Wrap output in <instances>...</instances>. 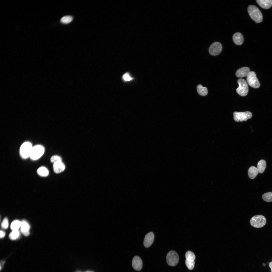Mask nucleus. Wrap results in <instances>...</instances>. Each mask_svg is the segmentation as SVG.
Listing matches in <instances>:
<instances>
[{
	"mask_svg": "<svg viewBox=\"0 0 272 272\" xmlns=\"http://www.w3.org/2000/svg\"><path fill=\"white\" fill-rule=\"evenodd\" d=\"M62 158L59 156L57 155L52 156L50 158L51 161L53 163L59 161H62Z\"/></svg>",
	"mask_w": 272,
	"mask_h": 272,
	"instance_id": "obj_28",
	"label": "nucleus"
},
{
	"mask_svg": "<svg viewBox=\"0 0 272 272\" xmlns=\"http://www.w3.org/2000/svg\"><path fill=\"white\" fill-rule=\"evenodd\" d=\"M30 228L29 225L26 221H24L22 222L20 230L21 232L24 235L28 236L29 235Z\"/></svg>",
	"mask_w": 272,
	"mask_h": 272,
	"instance_id": "obj_16",
	"label": "nucleus"
},
{
	"mask_svg": "<svg viewBox=\"0 0 272 272\" xmlns=\"http://www.w3.org/2000/svg\"><path fill=\"white\" fill-rule=\"evenodd\" d=\"M233 115L234 120L236 122L246 121L252 116V113L248 111L244 112H235L233 113Z\"/></svg>",
	"mask_w": 272,
	"mask_h": 272,
	"instance_id": "obj_6",
	"label": "nucleus"
},
{
	"mask_svg": "<svg viewBox=\"0 0 272 272\" xmlns=\"http://www.w3.org/2000/svg\"><path fill=\"white\" fill-rule=\"evenodd\" d=\"M22 222L18 220L13 221L11 225V228L13 230H18L21 226Z\"/></svg>",
	"mask_w": 272,
	"mask_h": 272,
	"instance_id": "obj_21",
	"label": "nucleus"
},
{
	"mask_svg": "<svg viewBox=\"0 0 272 272\" xmlns=\"http://www.w3.org/2000/svg\"><path fill=\"white\" fill-rule=\"evenodd\" d=\"M5 233L4 231L3 230H0V237L1 238L4 237L5 235Z\"/></svg>",
	"mask_w": 272,
	"mask_h": 272,
	"instance_id": "obj_30",
	"label": "nucleus"
},
{
	"mask_svg": "<svg viewBox=\"0 0 272 272\" xmlns=\"http://www.w3.org/2000/svg\"><path fill=\"white\" fill-rule=\"evenodd\" d=\"M179 257L178 254L175 251L172 250L169 252L166 255V261L168 265L174 266L178 263Z\"/></svg>",
	"mask_w": 272,
	"mask_h": 272,
	"instance_id": "obj_7",
	"label": "nucleus"
},
{
	"mask_svg": "<svg viewBox=\"0 0 272 272\" xmlns=\"http://www.w3.org/2000/svg\"><path fill=\"white\" fill-rule=\"evenodd\" d=\"M20 235V232L18 230H13L9 234V237L12 240H15Z\"/></svg>",
	"mask_w": 272,
	"mask_h": 272,
	"instance_id": "obj_24",
	"label": "nucleus"
},
{
	"mask_svg": "<svg viewBox=\"0 0 272 272\" xmlns=\"http://www.w3.org/2000/svg\"><path fill=\"white\" fill-rule=\"evenodd\" d=\"M256 1L261 7L264 9H268L272 6V0H256Z\"/></svg>",
	"mask_w": 272,
	"mask_h": 272,
	"instance_id": "obj_15",
	"label": "nucleus"
},
{
	"mask_svg": "<svg viewBox=\"0 0 272 272\" xmlns=\"http://www.w3.org/2000/svg\"><path fill=\"white\" fill-rule=\"evenodd\" d=\"M32 147L31 144L29 142L23 143L20 149V154L21 157L26 159L29 157Z\"/></svg>",
	"mask_w": 272,
	"mask_h": 272,
	"instance_id": "obj_5",
	"label": "nucleus"
},
{
	"mask_svg": "<svg viewBox=\"0 0 272 272\" xmlns=\"http://www.w3.org/2000/svg\"><path fill=\"white\" fill-rule=\"evenodd\" d=\"M122 78L125 81H129L133 79V78L131 77L129 73H126L123 76Z\"/></svg>",
	"mask_w": 272,
	"mask_h": 272,
	"instance_id": "obj_29",
	"label": "nucleus"
},
{
	"mask_svg": "<svg viewBox=\"0 0 272 272\" xmlns=\"http://www.w3.org/2000/svg\"><path fill=\"white\" fill-rule=\"evenodd\" d=\"M222 49V44L218 42L214 43L210 46L209 49L210 54L212 56H216L219 54Z\"/></svg>",
	"mask_w": 272,
	"mask_h": 272,
	"instance_id": "obj_9",
	"label": "nucleus"
},
{
	"mask_svg": "<svg viewBox=\"0 0 272 272\" xmlns=\"http://www.w3.org/2000/svg\"><path fill=\"white\" fill-rule=\"evenodd\" d=\"M262 199L264 201L270 202L272 201V192H269L263 194L262 196Z\"/></svg>",
	"mask_w": 272,
	"mask_h": 272,
	"instance_id": "obj_22",
	"label": "nucleus"
},
{
	"mask_svg": "<svg viewBox=\"0 0 272 272\" xmlns=\"http://www.w3.org/2000/svg\"><path fill=\"white\" fill-rule=\"evenodd\" d=\"M154 239L153 233L150 232L145 236L144 241L143 244L145 247L148 248L153 243Z\"/></svg>",
	"mask_w": 272,
	"mask_h": 272,
	"instance_id": "obj_11",
	"label": "nucleus"
},
{
	"mask_svg": "<svg viewBox=\"0 0 272 272\" xmlns=\"http://www.w3.org/2000/svg\"><path fill=\"white\" fill-rule=\"evenodd\" d=\"M73 19V17L70 16H66L62 17L60 19L61 23L65 24L70 22Z\"/></svg>",
	"mask_w": 272,
	"mask_h": 272,
	"instance_id": "obj_25",
	"label": "nucleus"
},
{
	"mask_svg": "<svg viewBox=\"0 0 272 272\" xmlns=\"http://www.w3.org/2000/svg\"><path fill=\"white\" fill-rule=\"evenodd\" d=\"M232 39L234 43L238 45L242 44L244 40L242 35L239 32L235 33L233 35Z\"/></svg>",
	"mask_w": 272,
	"mask_h": 272,
	"instance_id": "obj_14",
	"label": "nucleus"
},
{
	"mask_svg": "<svg viewBox=\"0 0 272 272\" xmlns=\"http://www.w3.org/2000/svg\"><path fill=\"white\" fill-rule=\"evenodd\" d=\"M185 262L186 266L189 269L191 270L193 269L195 264L194 261H190L186 259Z\"/></svg>",
	"mask_w": 272,
	"mask_h": 272,
	"instance_id": "obj_26",
	"label": "nucleus"
},
{
	"mask_svg": "<svg viewBox=\"0 0 272 272\" xmlns=\"http://www.w3.org/2000/svg\"><path fill=\"white\" fill-rule=\"evenodd\" d=\"M269 267L270 268L271 272H272V261L269 263Z\"/></svg>",
	"mask_w": 272,
	"mask_h": 272,
	"instance_id": "obj_31",
	"label": "nucleus"
},
{
	"mask_svg": "<svg viewBox=\"0 0 272 272\" xmlns=\"http://www.w3.org/2000/svg\"><path fill=\"white\" fill-rule=\"evenodd\" d=\"M266 219L263 216L257 215L253 216L251 219L250 223L252 226L260 228L264 226L266 223Z\"/></svg>",
	"mask_w": 272,
	"mask_h": 272,
	"instance_id": "obj_2",
	"label": "nucleus"
},
{
	"mask_svg": "<svg viewBox=\"0 0 272 272\" xmlns=\"http://www.w3.org/2000/svg\"><path fill=\"white\" fill-rule=\"evenodd\" d=\"M247 81L248 84L253 88H258L260 86L256 74L253 71L250 72L248 74L247 76Z\"/></svg>",
	"mask_w": 272,
	"mask_h": 272,
	"instance_id": "obj_8",
	"label": "nucleus"
},
{
	"mask_svg": "<svg viewBox=\"0 0 272 272\" xmlns=\"http://www.w3.org/2000/svg\"><path fill=\"white\" fill-rule=\"evenodd\" d=\"M258 171L257 168L254 166L250 167L248 170V175L249 177L253 179L255 178L258 174Z\"/></svg>",
	"mask_w": 272,
	"mask_h": 272,
	"instance_id": "obj_17",
	"label": "nucleus"
},
{
	"mask_svg": "<svg viewBox=\"0 0 272 272\" xmlns=\"http://www.w3.org/2000/svg\"><path fill=\"white\" fill-rule=\"evenodd\" d=\"M250 72V70L248 67H243L239 69L236 71L235 75L237 77L242 78L247 76Z\"/></svg>",
	"mask_w": 272,
	"mask_h": 272,
	"instance_id": "obj_12",
	"label": "nucleus"
},
{
	"mask_svg": "<svg viewBox=\"0 0 272 272\" xmlns=\"http://www.w3.org/2000/svg\"><path fill=\"white\" fill-rule=\"evenodd\" d=\"M239 87L236 90L237 93L240 95L245 96L247 95L248 91V87L246 81L243 79H239L237 80Z\"/></svg>",
	"mask_w": 272,
	"mask_h": 272,
	"instance_id": "obj_4",
	"label": "nucleus"
},
{
	"mask_svg": "<svg viewBox=\"0 0 272 272\" xmlns=\"http://www.w3.org/2000/svg\"><path fill=\"white\" fill-rule=\"evenodd\" d=\"M8 222L7 218H5L1 224V228L3 229H6L8 228Z\"/></svg>",
	"mask_w": 272,
	"mask_h": 272,
	"instance_id": "obj_27",
	"label": "nucleus"
},
{
	"mask_svg": "<svg viewBox=\"0 0 272 272\" xmlns=\"http://www.w3.org/2000/svg\"><path fill=\"white\" fill-rule=\"evenodd\" d=\"M65 168V165L62 161H59L53 163L54 171L56 173H60L63 171Z\"/></svg>",
	"mask_w": 272,
	"mask_h": 272,
	"instance_id": "obj_13",
	"label": "nucleus"
},
{
	"mask_svg": "<svg viewBox=\"0 0 272 272\" xmlns=\"http://www.w3.org/2000/svg\"><path fill=\"white\" fill-rule=\"evenodd\" d=\"M266 166L265 161L263 159L260 160L258 163L257 168L259 172L260 173H263L264 171Z\"/></svg>",
	"mask_w": 272,
	"mask_h": 272,
	"instance_id": "obj_18",
	"label": "nucleus"
},
{
	"mask_svg": "<svg viewBox=\"0 0 272 272\" xmlns=\"http://www.w3.org/2000/svg\"><path fill=\"white\" fill-rule=\"evenodd\" d=\"M38 174L41 176L45 177L48 176L49 174L48 169L44 167H41L38 168L37 170Z\"/></svg>",
	"mask_w": 272,
	"mask_h": 272,
	"instance_id": "obj_19",
	"label": "nucleus"
},
{
	"mask_svg": "<svg viewBox=\"0 0 272 272\" xmlns=\"http://www.w3.org/2000/svg\"><path fill=\"white\" fill-rule=\"evenodd\" d=\"M45 149L41 145H37L33 147L29 156L32 160H35L40 158L43 154Z\"/></svg>",
	"mask_w": 272,
	"mask_h": 272,
	"instance_id": "obj_3",
	"label": "nucleus"
},
{
	"mask_svg": "<svg viewBox=\"0 0 272 272\" xmlns=\"http://www.w3.org/2000/svg\"><path fill=\"white\" fill-rule=\"evenodd\" d=\"M93 272L91 271H86V272Z\"/></svg>",
	"mask_w": 272,
	"mask_h": 272,
	"instance_id": "obj_32",
	"label": "nucleus"
},
{
	"mask_svg": "<svg viewBox=\"0 0 272 272\" xmlns=\"http://www.w3.org/2000/svg\"><path fill=\"white\" fill-rule=\"evenodd\" d=\"M132 266L133 268L137 271H139L142 268V261L141 258L138 256H135L132 261Z\"/></svg>",
	"mask_w": 272,
	"mask_h": 272,
	"instance_id": "obj_10",
	"label": "nucleus"
},
{
	"mask_svg": "<svg viewBox=\"0 0 272 272\" xmlns=\"http://www.w3.org/2000/svg\"><path fill=\"white\" fill-rule=\"evenodd\" d=\"M197 91L198 94L201 95L205 96L208 94L207 89L206 87H203L200 84L197 86Z\"/></svg>",
	"mask_w": 272,
	"mask_h": 272,
	"instance_id": "obj_20",
	"label": "nucleus"
},
{
	"mask_svg": "<svg viewBox=\"0 0 272 272\" xmlns=\"http://www.w3.org/2000/svg\"><path fill=\"white\" fill-rule=\"evenodd\" d=\"M185 256L186 259L190 261H194L195 258V254L192 252L190 251H187L185 253Z\"/></svg>",
	"mask_w": 272,
	"mask_h": 272,
	"instance_id": "obj_23",
	"label": "nucleus"
},
{
	"mask_svg": "<svg viewBox=\"0 0 272 272\" xmlns=\"http://www.w3.org/2000/svg\"><path fill=\"white\" fill-rule=\"evenodd\" d=\"M248 11L250 17L256 23H259L262 21V14L257 7L254 5H250L248 7Z\"/></svg>",
	"mask_w": 272,
	"mask_h": 272,
	"instance_id": "obj_1",
	"label": "nucleus"
}]
</instances>
